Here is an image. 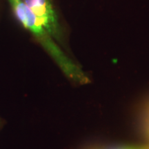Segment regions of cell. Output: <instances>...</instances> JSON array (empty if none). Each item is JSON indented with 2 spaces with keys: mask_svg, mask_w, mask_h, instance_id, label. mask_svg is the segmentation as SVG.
Listing matches in <instances>:
<instances>
[{
  "mask_svg": "<svg viewBox=\"0 0 149 149\" xmlns=\"http://www.w3.org/2000/svg\"><path fill=\"white\" fill-rule=\"evenodd\" d=\"M14 12L26 29L37 37L42 46L57 61L65 74L79 84L88 82V78L77 66L68 58L51 38V35L37 17L22 0H8Z\"/></svg>",
  "mask_w": 149,
  "mask_h": 149,
  "instance_id": "obj_1",
  "label": "cell"
},
{
  "mask_svg": "<svg viewBox=\"0 0 149 149\" xmlns=\"http://www.w3.org/2000/svg\"><path fill=\"white\" fill-rule=\"evenodd\" d=\"M143 128L145 135L149 139V102L146 104L143 113Z\"/></svg>",
  "mask_w": 149,
  "mask_h": 149,
  "instance_id": "obj_3",
  "label": "cell"
},
{
  "mask_svg": "<svg viewBox=\"0 0 149 149\" xmlns=\"http://www.w3.org/2000/svg\"><path fill=\"white\" fill-rule=\"evenodd\" d=\"M100 149H144V146H118Z\"/></svg>",
  "mask_w": 149,
  "mask_h": 149,
  "instance_id": "obj_4",
  "label": "cell"
},
{
  "mask_svg": "<svg viewBox=\"0 0 149 149\" xmlns=\"http://www.w3.org/2000/svg\"><path fill=\"white\" fill-rule=\"evenodd\" d=\"M144 149H149V144L144 146Z\"/></svg>",
  "mask_w": 149,
  "mask_h": 149,
  "instance_id": "obj_5",
  "label": "cell"
},
{
  "mask_svg": "<svg viewBox=\"0 0 149 149\" xmlns=\"http://www.w3.org/2000/svg\"><path fill=\"white\" fill-rule=\"evenodd\" d=\"M23 1L40 19L50 35L57 36L59 34L57 17L51 0H24Z\"/></svg>",
  "mask_w": 149,
  "mask_h": 149,
  "instance_id": "obj_2",
  "label": "cell"
}]
</instances>
